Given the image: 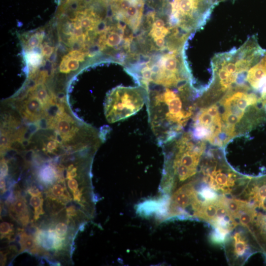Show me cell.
I'll use <instances>...</instances> for the list:
<instances>
[{
    "label": "cell",
    "mask_w": 266,
    "mask_h": 266,
    "mask_svg": "<svg viewBox=\"0 0 266 266\" xmlns=\"http://www.w3.org/2000/svg\"><path fill=\"white\" fill-rule=\"evenodd\" d=\"M143 88L147 93L148 122L162 146L185 131L200 95L190 79L174 84H148Z\"/></svg>",
    "instance_id": "obj_1"
},
{
    "label": "cell",
    "mask_w": 266,
    "mask_h": 266,
    "mask_svg": "<svg viewBox=\"0 0 266 266\" xmlns=\"http://www.w3.org/2000/svg\"><path fill=\"white\" fill-rule=\"evenodd\" d=\"M147 93L141 86H118L106 99L104 113L111 123L125 119L137 113L146 102Z\"/></svg>",
    "instance_id": "obj_2"
},
{
    "label": "cell",
    "mask_w": 266,
    "mask_h": 266,
    "mask_svg": "<svg viewBox=\"0 0 266 266\" xmlns=\"http://www.w3.org/2000/svg\"><path fill=\"white\" fill-rule=\"evenodd\" d=\"M38 176L42 181L46 183H49L55 180L57 176V173L53 166L45 165L39 170Z\"/></svg>",
    "instance_id": "obj_3"
},
{
    "label": "cell",
    "mask_w": 266,
    "mask_h": 266,
    "mask_svg": "<svg viewBox=\"0 0 266 266\" xmlns=\"http://www.w3.org/2000/svg\"><path fill=\"white\" fill-rule=\"evenodd\" d=\"M20 243L22 250L28 249L33 250L35 248V243L33 239L25 233H23L21 235Z\"/></svg>",
    "instance_id": "obj_4"
},
{
    "label": "cell",
    "mask_w": 266,
    "mask_h": 266,
    "mask_svg": "<svg viewBox=\"0 0 266 266\" xmlns=\"http://www.w3.org/2000/svg\"><path fill=\"white\" fill-rule=\"evenodd\" d=\"M42 202L43 200L39 196H32L30 199V204L34 209L42 206Z\"/></svg>",
    "instance_id": "obj_5"
},
{
    "label": "cell",
    "mask_w": 266,
    "mask_h": 266,
    "mask_svg": "<svg viewBox=\"0 0 266 266\" xmlns=\"http://www.w3.org/2000/svg\"><path fill=\"white\" fill-rule=\"evenodd\" d=\"M0 233L2 236L6 235L10 233L12 231V228L10 224L7 222H2L0 225Z\"/></svg>",
    "instance_id": "obj_6"
},
{
    "label": "cell",
    "mask_w": 266,
    "mask_h": 266,
    "mask_svg": "<svg viewBox=\"0 0 266 266\" xmlns=\"http://www.w3.org/2000/svg\"><path fill=\"white\" fill-rule=\"evenodd\" d=\"M67 226L63 223H58L55 228V232L60 236H64L67 231Z\"/></svg>",
    "instance_id": "obj_7"
},
{
    "label": "cell",
    "mask_w": 266,
    "mask_h": 266,
    "mask_svg": "<svg viewBox=\"0 0 266 266\" xmlns=\"http://www.w3.org/2000/svg\"><path fill=\"white\" fill-rule=\"evenodd\" d=\"M67 66L70 71H76L79 67L80 64L79 61L74 59H69L67 62Z\"/></svg>",
    "instance_id": "obj_8"
},
{
    "label": "cell",
    "mask_w": 266,
    "mask_h": 266,
    "mask_svg": "<svg viewBox=\"0 0 266 266\" xmlns=\"http://www.w3.org/2000/svg\"><path fill=\"white\" fill-rule=\"evenodd\" d=\"M52 192L55 196L61 197L63 195L64 190L61 185L56 184L53 187Z\"/></svg>",
    "instance_id": "obj_9"
},
{
    "label": "cell",
    "mask_w": 266,
    "mask_h": 266,
    "mask_svg": "<svg viewBox=\"0 0 266 266\" xmlns=\"http://www.w3.org/2000/svg\"><path fill=\"white\" fill-rule=\"evenodd\" d=\"M154 41L155 43L156 46L160 49H164L166 47L165 40L164 37H157L154 38Z\"/></svg>",
    "instance_id": "obj_10"
},
{
    "label": "cell",
    "mask_w": 266,
    "mask_h": 266,
    "mask_svg": "<svg viewBox=\"0 0 266 266\" xmlns=\"http://www.w3.org/2000/svg\"><path fill=\"white\" fill-rule=\"evenodd\" d=\"M67 184L69 189L73 192L78 188V183L77 181L73 178L69 179L67 182Z\"/></svg>",
    "instance_id": "obj_11"
},
{
    "label": "cell",
    "mask_w": 266,
    "mask_h": 266,
    "mask_svg": "<svg viewBox=\"0 0 266 266\" xmlns=\"http://www.w3.org/2000/svg\"><path fill=\"white\" fill-rule=\"evenodd\" d=\"M62 238L59 235H57L54 239V248L58 249L61 248L63 244Z\"/></svg>",
    "instance_id": "obj_12"
},
{
    "label": "cell",
    "mask_w": 266,
    "mask_h": 266,
    "mask_svg": "<svg viewBox=\"0 0 266 266\" xmlns=\"http://www.w3.org/2000/svg\"><path fill=\"white\" fill-rule=\"evenodd\" d=\"M165 25V21L162 19H157L152 24V26L157 28H162L164 27Z\"/></svg>",
    "instance_id": "obj_13"
},
{
    "label": "cell",
    "mask_w": 266,
    "mask_h": 266,
    "mask_svg": "<svg viewBox=\"0 0 266 266\" xmlns=\"http://www.w3.org/2000/svg\"><path fill=\"white\" fill-rule=\"evenodd\" d=\"M28 192L32 196H40L41 193L35 187H32L28 190Z\"/></svg>",
    "instance_id": "obj_14"
},
{
    "label": "cell",
    "mask_w": 266,
    "mask_h": 266,
    "mask_svg": "<svg viewBox=\"0 0 266 266\" xmlns=\"http://www.w3.org/2000/svg\"><path fill=\"white\" fill-rule=\"evenodd\" d=\"M81 195L82 193L79 190L77 189L74 191H73V198L74 200L78 201H80Z\"/></svg>",
    "instance_id": "obj_15"
},
{
    "label": "cell",
    "mask_w": 266,
    "mask_h": 266,
    "mask_svg": "<svg viewBox=\"0 0 266 266\" xmlns=\"http://www.w3.org/2000/svg\"><path fill=\"white\" fill-rule=\"evenodd\" d=\"M67 214L69 216L75 215V208L74 206H70L66 209Z\"/></svg>",
    "instance_id": "obj_16"
},
{
    "label": "cell",
    "mask_w": 266,
    "mask_h": 266,
    "mask_svg": "<svg viewBox=\"0 0 266 266\" xmlns=\"http://www.w3.org/2000/svg\"><path fill=\"white\" fill-rule=\"evenodd\" d=\"M6 191V184L4 178L0 177V192L3 193Z\"/></svg>",
    "instance_id": "obj_17"
}]
</instances>
